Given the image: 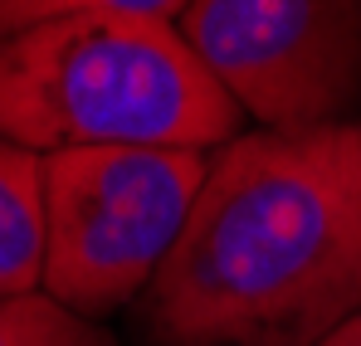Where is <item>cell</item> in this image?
I'll return each instance as SVG.
<instances>
[{
  "label": "cell",
  "instance_id": "obj_3",
  "mask_svg": "<svg viewBox=\"0 0 361 346\" xmlns=\"http://www.w3.org/2000/svg\"><path fill=\"white\" fill-rule=\"evenodd\" d=\"M210 152L78 147L44 156V292L78 317L137 302L180 239Z\"/></svg>",
  "mask_w": 361,
  "mask_h": 346
},
{
  "label": "cell",
  "instance_id": "obj_4",
  "mask_svg": "<svg viewBox=\"0 0 361 346\" xmlns=\"http://www.w3.org/2000/svg\"><path fill=\"white\" fill-rule=\"evenodd\" d=\"M176 30L264 132L342 122L361 98V0H190Z\"/></svg>",
  "mask_w": 361,
  "mask_h": 346
},
{
  "label": "cell",
  "instance_id": "obj_8",
  "mask_svg": "<svg viewBox=\"0 0 361 346\" xmlns=\"http://www.w3.org/2000/svg\"><path fill=\"white\" fill-rule=\"evenodd\" d=\"M322 346H361V312H357V317H347V322H342Z\"/></svg>",
  "mask_w": 361,
  "mask_h": 346
},
{
  "label": "cell",
  "instance_id": "obj_1",
  "mask_svg": "<svg viewBox=\"0 0 361 346\" xmlns=\"http://www.w3.org/2000/svg\"><path fill=\"white\" fill-rule=\"evenodd\" d=\"M361 312V127L240 132L137 297L147 346H322Z\"/></svg>",
  "mask_w": 361,
  "mask_h": 346
},
{
  "label": "cell",
  "instance_id": "obj_2",
  "mask_svg": "<svg viewBox=\"0 0 361 346\" xmlns=\"http://www.w3.org/2000/svg\"><path fill=\"white\" fill-rule=\"evenodd\" d=\"M240 103L171 20L68 10L0 39V142L25 152L185 147L220 152Z\"/></svg>",
  "mask_w": 361,
  "mask_h": 346
},
{
  "label": "cell",
  "instance_id": "obj_7",
  "mask_svg": "<svg viewBox=\"0 0 361 346\" xmlns=\"http://www.w3.org/2000/svg\"><path fill=\"white\" fill-rule=\"evenodd\" d=\"M190 0H0V39L49 20V15H68V10H103V15H137V20H171L176 25L180 10Z\"/></svg>",
  "mask_w": 361,
  "mask_h": 346
},
{
  "label": "cell",
  "instance_id": "obj_5",
  "mask_svg": "<svg viewBox=\"0 0 361 346\" xmlns=\"http://www.w3.org/2000/svg\"><path fill=\"white\" fill-rule=\"evenodd\" d=\"M44 288V156L0 142V297Z\"/></svg>",
  "mask_w": 361,
  "mask_h": 346
},
{
  "label": "cell",
  "instance_id": "obj_6",
  "mask_svg": "<svg viewBox=\"0 0 361 346\" xmlns=\"http://www.w3.org/2000/svg\"><path fill=\"white\" fill-rule=\"evenodd\" d=\"M0 346H118V337L93 317L68 312L39 288L0 297Z\"/></svg>",
  "mask_w": 361,
  "mask_h": 346
}]
</instances>
